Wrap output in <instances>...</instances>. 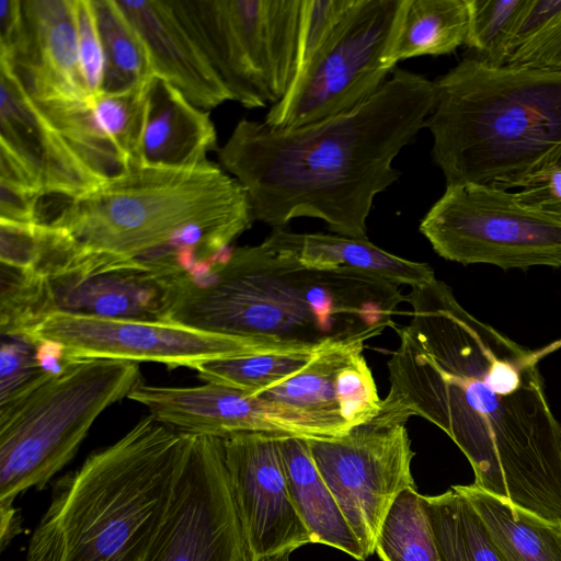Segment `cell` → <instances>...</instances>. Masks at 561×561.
Here are the masks:
<instances>
[{
	"label": "cell",
	"instance_id": "cell-38",
	"mask_svg": "<svg viewBox=\"0 0 561 561\" xmlns=\"http://www.w3.org/2000/svg\"><path fill=\"white\" fill-rule=\"evenodd\" d=\"M516 197L524 204L540 208L561 210V167L558 164L534 173L518 183Z\"/></svg>",
	"mask_w": 561,
	"mask_h": 561
},
{
	"label": "cell",
	"instance_id": "cell-28",
	"mask_svg": "<svg viewBox=\"0 0 561 561\" xmlns=\"http://www.w3.org/2000/svg\"><path fill=\"white\" fill-rule=\"evenodd\" d=\"M92 5L104 57L101 92L119 93L145 85L153 72L137 30L115 0H92Z\"/></svg>",
	"mask_w": 561,
	"mask_h": 561
},
{
	"label": "cell",
	"instance_id": "cell-13",
	"mask_svg": "<svg viewBox=\"0 0 561 561\" xmlns=\"http://www.w3.org/2000/svg\"><path fill=\"white\" fill-rule=\"evenodd\" d=\"M142 561H244L222 437L188 434L168 510Z\"/></svg>",
	"mask_w": 561,
	"mask_h": 561
},
{
	"label": "cell",
	"instance_id": "cell-25",
	"mask_svg": "<svg viewBox=\"0 0 561 561\" xmlns=\"http://www.w3.org/2000/svg\"><path fill=\"white\" fill-rule=\"evenodd\" d=\"M468 21L467 0H407L388 64L455 51L465 45Z\"/></svg>",
	"mask_w": 561,
	"mask_h": 561
},
{
	"label": "cell",
	"instance_id": "cell-24",
	"mask_svg": "<svg viewBox=\"0 0 561 561\" xmlns=\"http://www.w3.org/2000/svg\"><path fill=\"white\" fill-rule=\"evenodd\" d=\"M453 488L477 511L502 561H561V520L515 507L473 483Z\"/></svg>",
	"mask_w": 561,
	"mask_h": 561
},
{
	"label": "cell",
	"instance_id": "cell-39",
	"mask_svg": "<svg viewBox=\"0 0 561 561\" xmlns=\"http://www.w3.org/2000/svg\"><path fill=\"white\" fill-rule=\"evenodd\" d=\"M43 194L0 181V220L38 224V204Z\"/></svg>",
	"mask_w": 561,
	"mask_h": 561
},
{
	"label": "cell",
	"instance_id": "cell-3",
	"mask_svg": "<svg viewBox=\"0 0 561 561\" xmlns=\"http://www.w3.org/2000/svg\"><path fill=\"white\" fill-rule=\"evenodd\" d=\"M375 309L369 277L316 271L265 241L231 249L201 275L173 280L167 320L236 337L302 346L360 335Z\"/></svg>",
	"mask_w": 561,
	"mask_h": 561
},
{
	"label": "cell",
	"instance_id": "cell-15",
	"mask_svg": "<svg viewBox=\"0 0 561 561\" xmlns=\"http://www.w3.org/2000/svg\"><path fill=\"white\" fill-rule=\"evenodd\" d=\"M370 337L332 342L301 370L257 396L296 414L318 437L368 423L382 403L363 354Z\"/></svg>",
	"mask_w": 561,
	"mask_h": 561
},
{
	"label": "cell",
	"instance_id": "cell-12",
	"mask_svg": "<svg viewBox=\"0 0 561 561\" xmlns=\"http://www.w3.org/2000/svg\"><path fill=\"white\" fill-rule=\"evenodd\" d=\"M314 463L366 557L398 496L416 489L405 424L358 425L343 435L308 438Z\"/></svg>",
	"mask_w": 561,
	"mask_h": 561
},
{
	"label": "cell",
	"instance_id": "cell-21",
	"mask_svg": "<svg viewBox=\"0 0 561 561\" xmlns=\"http://www.w3.org/2000/svg\"><path fill=\"white\" fill-rule=\"evenodd\" d=\"M146 118L139 161L144 168L192 169L210 163L217 133L208 111L193 105L157 75L145 84Z\"/></svg>",
	"mask_w": 561,
	"mask_h": 561
},
{
	"label": "cell",
	"instance_id": "cell-32",
	"mask_svg": "<svg viewBox=\"0 0 561 561\" xmlns=\"http://www.w3.org/2000/svg\"><path fill=\"white\" fill-rule=\"evenodd\" d=\"M0 331L24 340L44 318L55 312L49 280L1 264Z\"/></svg>",
	"mask_w": 561,
	"mask_h": 561
},
{
	"label": "cell",
	"instance_id": "cell-41",
	"mask_svg": "<svg viewBox=\"0 0 561 561\" xmlns=\"http://www.w3.org/2000/svg\"><path fill=\"white\" fill-rule=\"evenodd\" d=\"M0 181L11 185L36 192H43L42 186L24 163L8 146L0 142Z\"/></svg>",
	"mask_w": 561,
	"mask_h": 561
},
{
	"label": "cell",
	"instance_id": "cell-20",
	"mask_svg": "<svg viewBox=\"0 0 561 561\" xmlns=\"http://www.w3.org/2000/svg\"><path fill=\"white\" fill-rule=\"evenodd\" d=\"M115 1L144 41L153 75L168 81L204 111L232 100L168 0Z\"/></svg>",
	"mask_w": 561,
	"mask_h": 561
},
{
	"label": "cell",
	"instance_id": "cell-44",
	"mask_svg": "<svg viewBox=\"0 0 561 561\" xmlns=\"http://www.w3.org/2000/svg\"><path fill=\"white\" fill-rule=\"evenodd\" d=\"M559 165L561 167V162L559 163Z\"/></svg>",
	"mask_w": 561,
	"mask_h": 561
},
{
	"label": "cell",
	"instance_id": "cell-36",
	"mask_svg": "<svg viewBox=\"0 0 561 561\" xmlns=\"http://www.w3.org/2000/svg\"><path fill=\"white\" fill-rule=\"evenodd\" d=\"M78 53L85 85L91 95L101 92L104 57L92 0H75Z\"/></svg>",
	"mask_w": 561,
	"mask_h": 561
},
{
	"label": "cell",
	"instance_id": "cell-14",
	"mask_svg": "<svg viewBox=\"0 0 561 561\" xmlns=\"http://www.w3.org/2000/svg\"><path fill=\"white\" fill-rule=\"evenodd\" d=\"M282 437L287 436L243 432L222 437L244 561H264L311 543L289 493Z\"/></svg>",
	"mask_w": 561,
	"mask_h": 561
},
{
	"label": "cell",
	"instance_id": "cell-43",
	"mask_svg": "<svg viewBox=\"0 0 561 561\" xmlns=\"http://www.w3.org/2000/svg\"><path fill=\"white\" fill-rule=\"evenodd\" d=\"M290 554L291 552H285L283 554H279L277 557L264 560V561H290Z\"/></svg>",
	"mask_w": 561,
	"mask_h": 561
},
{
	"label": "cell",
	"instance_id": "cell-29",
	"mask_svg": "<svg viewBox=\"0 0 561 561\" xmlns=\"http://www.w3.org/2000/svg\"><path fill=\"white\" fill-rule=\"evenodd\" d=\"M332 342L210 360L195 370L206 382L257 396L301 370Z\"/></svg>",
	"mask_w": 561,
	"mask_h": 561
},
{
	"label": "cell",
	"instance_id": "cell-5",
	"mask_svg": "<svg viewBox=\"0 0 561 561\" xmlns=\"http://www.w3.org/2000/svg\"><path fill=\"white\" fill-rule=\"evenodd\" d=\"M425 119L446 185L514 188L561 162V70L465 57L437 78Z\"/></svg>",
	"mask_w": 561,
	"mask_h": 561
},
{
	"label": "cell",
	"instance_id": "cell-26",
	"mask_svg": "<svg viewBox=\"0 0 561 561\" xmlns=\"http://www.w3.org/2000/svg\"><path fill=\"white\" fill-rule=\"evenodd\" d=\"M30 96L73 154L99 180L116 179L130 171L125 158L98 123L91 99Z\"/></svg>",
	"mask_w": 561,
	"mask_h": 561
},
{
	"label": "cell",
	"instance_id": "cell-35",
	"mask_svg": "<svg viewBox=\"0 0 561 561\" xmlns=\"http://www.w3.org/2000/svg\"><path fill=\"white\" fill-rule=\"evenodd\" d=\"M355 2L302 0L298 73L334 34Z\"/></svg>",
	"mask_w": 561,
	"mask_h": 561
},
{
	"label": "cell",
	"instance_id": "cell-33",
	"mask_svg": "<svg viewBox=\"0 0 561 561\" xmlns=\"http://www.w3.org/2000/svg\"><path fill=\"white\" fill-rule=\"evenodd\" d=\"M526 0H467L468 31L465 45L484 62L506 65L508 46Z\"/></svg>",
	"mask_w": 561,
	"mask_h": 561
},
{
	"label": "cell",
	"instance_id": "cell-9",
	"mask_svg": "<svg viewBox=\"0 0 561 561\" xmlns=\"http://www.w3.org/2000/svg\"><path fill=\"white\" fill-rule=\"evenodd\" d=\"M405 2L356 0L264 122L296 128L351 112L373 96L394 69L388 55Z\"/></svg>",
	"mask_w": 561,
	"mask_h": 561
},
{
	"label": "cell",
	"instance_id": "cell-37",
	"mask_svg": "<svg viewBox=\"0 0 561 561\" xmlns=\"http://www.w3.org/2000/svg\"><path fill=\"white\" fill-rule=\"evenodd\" d=\"M43 371L36 363L34 345L20 339L2 342L0 351V401L10 397Z\"/></svg>",
	"mask_w": 561,
	"mask_h": 561
},
{
	"label": "cell",
	"instance_id": "cell-23",
	"mask_svg": "<svg viewBox=\"0 0 561 561\" xmlns=\"http://www.w3.org/2000/svg\"><path fill=\"white\" fill-rule=\"evenodd\" d=\"M279 446L289 493L311 543L330 546L365 561L362 545L314 463L308 438L282 437Z\"/></svg>",
	"mask_w": 561,
	"mask_h": 561
},
{
	"label": "cell",
	"instance_id": "cell-11",
	"mask_svg": "<svg viewBox=\"0 0 561 561\" xmlns=\"http://www.w3.org/2000/svg\"><path fill=\"white\" fill-rule=\"evenodd\" d=\"M23 341L32 345L57 342L66 360L154 362L170 369H196L210 360L301 347L207 332L168 320L104 318L66 311L48 314Z\"/></svg>",
	"mask_w": 561,
	"mask_h": 561
},
{
	"label": "cell",
	"instance_id": "cell-42",
	"mask_svg": "<svg viewBox=\"0 0 561 561\" xmlns=\"http://www.w3.org/2000/svg\"><path fill=\"white\" fill-rule=\"evenodd\" d=\"M35 358L38 367L46 373H58L66 364L61 345L53 341H42L35 345Z\"/></svg>",
	"mask_w": 561,
	"mask_h": 561
},
{
	"label": "cell",
	"instance_id": "cell-40",
	"mask_svg": "<svg viewBox=\"0 0 561 561\" xmlns=\"http://www.w3.org/2000/svg\"><path fill=\"white\" fill-rule=\"evenodd\" d=\"M22 0H0V59L11 61L24 43Z\"/></svg>",
	"mask_w": 561,
	"mask_h": 561
},
{
	"label": "cell",
	"instance_id": "cell-2",
	"mask_svg": "<svg viewBox=\"0 0 561 561\" xmlns=\"http://www.w3.org/2000/svg\"><path fill=\"white\" fill-rule=\"evenodd\" d=\"M434 101V81L394 68L345 114L296 128L240 119L218 159L245 190L254 220L283 228L309 217L367 239L375 197L399 180L393 160L424 128Z\"/></svg>",
	"mask_w": 561,
	"mask_h": 561
},
{
	"label": "cell",
	"instance_id": "cell-8",
	"mask_svg": "<svg viewBox=\"0 0 561 561\" xmlns=\"http://www.w3.org/2000/svg\"><path fill=\"white\" fill-rule=\"evenodd\" d=\"M420 231L439 256L465 265L561 267V210L524 204L494 186L447 184Z\"/></svg>",
	"mask_w": 561,
	"mask_h": 561
},
{
	"label": "cell",
	"instance_id": "cell-22",
	"mask_svg": "<svg viewBox=\"0 0 561 561\" xmlns=\"http://www.w3.org/2000/svg\"><path fill=\"white\" fill-rule=\"evenodd\" d=\"M264 241L288 260L309 270L354 271L411 288L436 278L428 264L397 256L368 239L297 233L274 228Z\"/></svg>",
	"mask_w": 561,
	"mask_h": 561
},
{
	"label": "cell",
	"instance_id": "cell-34",
	"mask_svg": "<svg viewBox=\"0 0 561 561\" xmlns=\"http://www.w3.org/2000/svg\"><path fill=\"white\" fill-rule=\"evenodd\" d=\"M98 123L127 161L140 168L139 153L145 129V85L119 93L100 92L91 98Z\"/></svg>",
	"mask_w": 561,
	"mask_h": 561
},
{
	"label": "cell",
	"instance_id": "cell-4",
	"mask_svg": "<svg viewBox=\"0 0 561 561\" xmlns=\"http://www.w3.org/2000/svg\"><path fill=\"white\" fill-rule=\"evenodd\" d=\"M188 434L152 417L53 485L24 561H142L168 510Z\"/></svg>",
	"mask_w": 561,
	"mask_h": 561
},
{
	"label": "cell",
	"instance_id": "cell-1",
	"mask_svg": "<svg viewBox=\"0 0 561 561\" xmlns=\"http://www.w3.org/2000/svg\"><path fill=\"white\" fill-rule=\"evenodd\" d=\"M405 301L412 319L398 332L390 388L371 421H430L465 454L473 484L560 522L561 424L538 368L557 344L541 351L517 344L467 311L437 278L412 287Z\"/></svg>",
	"mask_w": 561,
	"mask_h": 561
},
{
	"label": "cell",
	"instance_id": "cell-18",
	"mask_svg": "<svg viewBox=\"0 0 561 561\" xmlns=\"http://www.w3.org/2000/svg\"><path fill=\"white\" fill-rule=\"evenodd\" d=\"M22 12L23 47L4 61L25 90L36 98L90 100L79 60L75 0H22Z\"/></svg>",
	"mask_w": 561,
	"mask_h": 561
},
{
	"label": "cell",
	"instance_id": "cell-27",
	"mask_svg": "<svg viewBox=\"0 0 561 561\" xmlns=\"http://www.w3.org/2000/svg\"><path fill=\"white\" fill-rule=\"evenodd\" d=\"M442 561H502L482 519L453 486L439 495H422Z\"/></svg>",
	"mask_w": 561,
	"mask_h": 561
},
{
	"label": "cell",
	"instance_id": "cell-7",
	"mask_svg": "<svg viewBox=\"0 0 561 561\" xmlns=\"http://www.w3.org/2000/svg\"><path fill=\"white\" fill-rule=\"evenodd\" d=\"M136 362L68 359L0 401V543L22 531L16 497L43 489L77 454L94 421L141 381Z\"/></svg>",
	"mask_w": 561,
	"mask_h": 561
},
{
	"label": "cell",
	"instance_id": "cell-6",
	"mask_svg": "<svg viewBox=\"0 0 561 561\" xmlns=\"http://www.w3.org/2000/svg\"><path fill=\"white\" fill-rule=\"evenodd\" d=\"M38 205V222L66 230L102 267L138 262L183 274L178 259L192 225L238 237L254 221L243 186L210 162L192 169L137 168L90 192ZM195 250V249H194Z\"/></svg>",
	"mask_w": 561,
	"mask_h": 561
},
{
	"label": "cell",
	"instance_id": "cell-17",
	"mask_svg": "<svg viewBox=\"0 0 561 561\" xmlns=\"http://www.w3.org/2000/svg\"><path fill=\"white\" fill-rule=\"evenodd\" d=\"M0 142L24 161L44 194L78 197L104 182L73 154L4 60H0Z\"/></svg>",
	"mask_w": 561,
	"mask_h": 561
},
{
	"label": "cell",
	"instance_id": "cell-10",
	"mask_svg": "<svg viewBox=\"0 0 561 561\" xmlns=\"http://www.w3.org/2000/svg\"><path fill=\"white\" fill-rule=\"evenodd\" d=\"M302 0H216L203 37L209 62L247 108L273 106L299 69Z\"/></svg>",
	"mask_w": 561,
	"mask_h": 561
},
{
	"label": "cell",
	"instance_id": "cell-30",
	"mask_svg": "<svg viewBox=\"0 0 561 561\" xmlns=\"http://www.w3.org/2000/svg\"><path fill=\"white\" fill-rule=\"evenodd\" d=\"M375 552L382 561H442L416 489L403 491L393 503Z\"/></svg>",
	"mask_w": 561,
	"mask_h": 561
},
{
	"label": "cell",
	"instance_id": "cell-31",
	"mask_svg": "<svg viewBox=\"0 0 561 561\" xmlns=\"http://www.w3.org/2000/svg\"><path fill=\"white\" fill-rule=\"evenodd\" d=\"M506 65L561 70V0H526Z\"/></svg>",
	"mask_w": 561,
	"mask_h": 561
},
{
	"label": "cell",
	"instance_id": "cell-19",
	"mask_svg": "<svg viewBox=\"0 0 561 561\" xmlns=\"http://www.w3.org/2000/svg\"><path fill=\"white\" fill-rule=\"evenodd\" d=\"M175 276L128 261L113 267L72 272L49 284L55 311L157 321L167 320Z\"/></svg>",
	"mask_w": 561,
	"mask_h": 561
},
{
	"label": "cell",
	"instance_id": "cell-16",
	"mask_svg": "<svg viewBox=\"0 0 561 561\" xmlns=\"http://www.w3.org/2000/svg\"><path fill=\"white\" fill-rule=\"evenodd\" d=\"M127 398L145 405L157 421L190 435L226 437L259 432L318 438L284 407L216 383L162 387L140 382Z\"/></svg>",
	"mask_w": 561,
	"mask_h": 561
}]
</instances>
